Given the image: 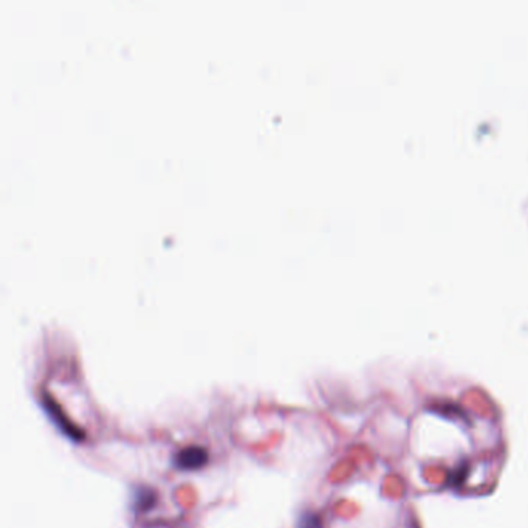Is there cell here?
I'll list each match as a JSON object with an SVG mask.
<instances>
[{
    "label": "cell",
    "mask_w": 528,
    "mask_h": 528,
    "mask_svg": "<svg viewBox=\"0 0 528 528\" xmlns=\"http://www.w3.org/2000/svg\"><path fill=\"white\" fill-rule=\"evenodd\" d=\"M465 476H466L465 466H460L459 470H457L456 472H454V477L451 479V484H452V485H459V484L462 482V480L465 479Z\"/></svg>",
    "instance_id": "cell-5"
},
{
    "label": "cell",
    "mask_w": 528,
    "mask_h": 528,
    "mask_svg": "<svg viewBox=\"0 0 528 528\" xmlns=\"http://www.w3.org/2000/svg\"><path fill=\"white\" fill-rule=\"evenodd\" d=\"M155 502H157V494L152 490H149V488H143V490L138 491L137 499H135V506L138 511L151 510V508L155 505Z\"/></svg>",
    "instance_id": "cell-3"
},
{
    "label": "cell",
    "mask_w": 528,
    "mask_h": 528,
    "mask_svg": "<svg viewBox=\"0 0 528 528\" xmlns=\"http://www.w3.org/2000/svg\"><path fill=\"white\" fill-rule=\"evenodd\" d=\"M42 404L45 407L46 414H49V417L56 423L59 429L64 431L67 437H70L71 440H76V442H81V440L84 438V432L79 431V427L73 425L70 420L65 417V414L62 412L61 407L56 404L55 400H53L50 395H46V393H44Z\"/></svg>",
    "instance_id": "cell-1"
},
{
    "label": "cell",
    "mask_w": 528,
    "mask_h": 528,
    "mask_svg": "<svg viewBox=\"0 0 528 528\" xmlns=\"http://www.w3.org/2000/svg\"><path fill=\"white\" fill-rule=\"evenodd\" d=\"M299 528H323V520H321L318 514L307 513L305 516L300 519Z\"/></svg>",
    "instance_id": "cell-4"
},
{
    "label": "cell",
    "mask_w": 528,
    "mask_h": 528,
    "mask_svg": "<svg viewBox=\"0 0 528 528\" xmlns=\"http://www.w3.org/2000/svg\"><path fill=\"white\" fill-rule=\"evenodd\" d=\"M208 460H210V456L205 448L188 446L176 456V466L180 468V470L194 471V470H198V468H203L206 463H208Z\"/></svg>",
    "instance_id": "cell-2"
}]
</instances>
